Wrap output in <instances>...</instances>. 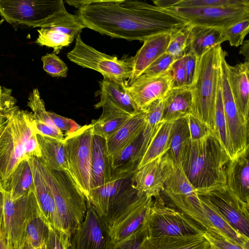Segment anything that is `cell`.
Wrapping results in <instances>:
<instances>
[{
	"mask_svg": "<svg viewBox=\"0 0 249 249\" xmlns=\"http://www.w3.org/2000/svg\"><path fill=\"white\" fill-rule=\"evenodd\" d=\"M36 138L41 151L39 159L41 162L50 170L68 172L63 140L39 134H36Z\"/></svg>",
	"mask_w": 249,
	"mask_h": 249,
	"instance_id": "f546056e",
	"label": "cell"
},
{
	"mask_svg": "<svg viewBox=\"0 0 249 249\" xmlns=\"http://www.w3.org/2000/svg\"><path fill=\"white\" fill-rule=\"evenodd\" d=\"M0 249H8L7 242L4 234L2 222L0 227Z\"/></svg>",
	"mask_w": 249,
	"mask_h": 249,
	"instance_id": "680465c9",
	"label": "cell"
},
{
	"mask_svg": "<svg viewBox=\"0 0 249 249\" xmlns=\"http://www.w3.org/2000/svg\"><path fill=\"white\" fill-rule=\"evenodd\" d=\"M203 233L182 236H146L142 249H209Z\"/></svg>",
	"mask_w": 249,
	"mask_h": 249,
	"instance_id": "83f0119b",
	"label": "cell"
},
{
	"mask_svg": "<svg viewBox=\"0 0 249 249\" xmlns=\"http://www.w3.org/2000/svg\"><path fill=\"white\" fill-rule=\"evenodd\" d=\"M191 25L226 29L240 21L249 19V0L236 4L200 8H163Z\"/></svg>",
	"mask_w": 249,
	"mask_h": 249,
	"instance_id": "8fae6325",
	"label": "cell"
},
{
	"mask_svg": "<svg viewBox=\"0 0 249 249\" xmlns=\"http://www.w3.org/2000/svg\"><path fill=\"white\" fill-rule=\"evenodd\" d=\"M133 175L115 178L91 189L86 197L110 229L140 197L132 185Z\"/></svg>",
	"mask_w": 249,
	"mask_h": 249,
	"instance_id": "52a82bcc",
	"label": "cell"
},
{
	"mask_svg": "<svg viewBox=\"0 0 249 249\" xmlns=\"http://www.w3.org/2000/svg\"><path fill=\"white\" fill-rule=\"evenodd\" d=\"M203 235L209 243V249H246L228 239L214 228H208L203 232Z\"/></svg>",
	"mask_w": 249,
	"mask_h": 249,
	"instance_id": "7bdbcfd3",
	"label": "cell"
},
{
	"mask_svg": "<svg viewBox=\"0 0 249 249\" xmlns=\"http://www.w3.org/2000/svg\"><path fill=\"white\" fill-rule=\"evenodd\" d=\"M153 197L144 195L138 197L110 229L111 242L117 244L136 231L143 224L152 203Z\"/></svg>",
	"mask_w": 249,
	"mask_h": 249,
	"instance_id": "ac0fdd59",
	"label": "cell"
},
{
	"mask_svg": "<svg viewBox=\"0 0 249 249\" xmlns=\"http://www.w3.org/2000/svg\"><path fill=\"white\" fill-rule=\"evenodd\" d=\"M3 20V19H2L1 21H0V24L2 22Z\"/></svg>",
	"mask_w": 249,
	"mask_h": 249,
	"instance_id": "e7e4bbea",
	"label": "cell"
},
{
	"mask_svg": "<svg viewBox=\"0 0 249 249\" xmlns=\"http://www.w3.org/2000/svg\"><path fill=\"white\" fill-rule=\"evenodd\" d=\"M71 237L62 230L50 228L41 249H71Z\"/></svg>",
	"mask_w": 249,
	"mask_h": 249,
	"instance_id": "f6af8a7d",
	"label": "cell"
},
{
	"mask_svg": "<svg viewBox=\"0 0 249 249\" xmlns=\"http://www.w3.org/2000/svg\"><path fill=\"white\" fill-rule=\"evenodd\" d=\"M177 59L175 56L165 53L146 69L142 75L155 76L161 74L168 71Z\"/></svg>",
	"mask_w": 249,
	"mask_h": 249,
	"instance_id": "7dc6e473",
	"label": "cell"
},
{
	"mask_svg": "<svg viewBox=\"0 0 249 249\" xmlns=\"http://www.w3.org/2000/svg\"><path fill=\"white\" fill-rule=\"evenodd\" d=\"M173 122H163L161 124L147 146L136 170L151 161L163 156L168 151Z\"/></svg>",
	"mask_w": 249,
	"mask_h": 249,
	"instance_id": "d590c367",
	"label": "cell"
},
{
	"mask_svg": "<svg viewBox=\"0 0 249 249\" xmlns=\"http://www.w3.org/2000/svg\"><path fill=\"white\" fill-rule=\"evenodd\" d=\"M184 55L177 59L170 69L171 75V89L187 86L184 65Z\"/></svg>",
	"mask_w": 249,
	"mask_h": 249,
	"instance_id": "681fc988",
	"label": "cell"
},
{
	"mask_svg": "<svg viewBox=\"0 0 249 249\" xmlns=\"http://www.w3.org/2000/svg\"><path fill=\"white\" fill-rule=\"evenodd\" d=\"M36 130L31 112L15 106L0 125V179L7 190L11 176L25 159V145Z\"/></svg>",
	"mask_w": 249,
	"mask_h": 249,
	"instance_id": "8992f818",
	"label": "cell"
},
{
	"mask_svg": "<svg viewBox=\"0 0 249 249\" xmlns=\"http://www.w3.org/2000/svg\"><path fill=\"white\" fill-rule=\"evenodd\" d=\"M190 25L176 31L172 37L165 53L178 59L186 53L187 39Z\"/></svg>",
	"mask_w": 249,
	"mask_h": 249,
	"instance_id": "b9f144b4",
	"label": "cell"
},
{
	"mask_svg": "<svg viewBox=\"0 0 249 249\" xmlns=\"http://www.w3.org/2000/svg\"><path fill=\"white\" fill-rule=\"evenodd\" d=\"M111 243L110 228L87 200L86 216L71 237V249H109Z\"/></svg>",
	"mask_w": 249,
	"mask_h": 249,
	"instance_id": "9a60e30c",
	"label": "cell"
},
{
	"mask_svg": "<svg viewBox=\"0 0 249 249\" xmlns=\"http://www.w3.org/2000/svg\"><path fill=\"white\" fill-rule=\"evenodd\" d=\"M35 185L34 193L41 217L52 229L61 230L52 193L39 171L35 157L28 160Z\"/></svg>",
	"mask_w": 249,
	"mask_h": 249,
	"instance_id": "7402d4cb",
	"label": "cell"
},
{
	"mask_svg": "<svg viewBox=\"0 0 249 249\" xmlns=\"http://www.w3.org/2000/svg\"><path fill=\"white\" fill-rule=\"evenodd\" d=\"M19 249H41V248H34L31 246V245L26 239H23Z\"/></svg>",
	"mask_w": 249,
	"mask_h": 249,
	"instance_id": "94428289",
	"label": "cell"
},
{
	"mask_svg": "<svg viewBox=\"0 0 249 249\" xmlns=\"http://www.w3.org/2000/svg\"><path fill=\"white\" fill-rule=\"evenodd\" d=\"M2 19L17 28L85 27L59 0H0Z\"/></svg>",
	"mask_w": 249,
	"mask_h": 249,
	"instance_id": "3957f363",
	"label": "cell"
},
{
	"mask_svg": "<svg viewBox=\"0 0 249 249\" xmlns=\"http://www.w3.org/2000/svg\"><path fill=\"white\" fill-rule=\"evenodd\" d=\"M145 117V111L133 116L117 131L106 140L108 157L122 149L142 133Z\"/></svg>",
	"mask_w": 249,
	"mask_h": 249,
	"instance_id": "f1b7e54d",
	"label": "cell"
},
{
	"mask_svg": "<svg viewBox=\"0 0 249 249\" xmlns=\"http://www.w3.org/2000/svg\"><path fill=\"white\" fill-rule=\"evenodd\" d=\"M112 180V176L107 154L106 140L93 135L92 143L90 190L100 187Z\"/></svg>",
	"mask_w": 249,
	"mask_h": 249,
	"instance_id": "d4e9b609",
	"label": "cell"
},
{
	"mask_svg": "<svg viewBox=\"0 0 249 249\" xmlns=\"http://www.w3.org/2000/svg\"><path fill=\"white\" fill-rule=\"evenodd\" d=\"M190 139L187 117L174 121L169 137V149L165 154L174 163H180L182 152Z\"/></svg>",
	"mask_w": 249,
	"mask_h": 249,
	"instance_id": "8d00e7d4",
	"label": "cell"
},
{
	"mask_svg": "<svg viewBox=\"0 0 249 249\" xmlns=\"http://www.w3.org/2000/svg\"><path fill=\"white\" fill-rule=\"evenodd\" d=\"M242 0H156L154 5L162 8L175 7L183 8H200L232 5Z\"/></svg>",
	"mask_w": 249,
	"mask_h": 249,
	"instance_id": "ab89813d",
	"label": "cell"
},
{
	"mask_svg": "<svg viewBox=\"0 0 249 249\" xmlns=\"http://www.w3.org/2000/svg\"><path fill=\"white\" fill-rule=\"evenodd\" d=\"M16 103L12 90L0 86V114H7L16 106Z\"/></svg>",
	"mask_w": 249,
	"mask_h": 249,
	"instance_id": "f5cc1de1",
	"label": "cell"
},
{
	"mask_svg": "<svg viewBox=\"0 0 249 249\" xmlns=\"http://www.w3.org/2000/svg\"><path fill=\"white\" fill-rule=\"evenodd\" d=\"M249 149L230 160L226 169V186L239 200L249 204Z\"/></svg>",
	"mask_w": 249,
	"mask_h": 249,
	"instance_id": "44dd1931",
	"label": "cell"
},
{
	"mask_svg": "<svg viewBox=\"0 0 249 249\" xmlns=\"http://www.w3.org/2000/svg\"><path fill=\"white\" fill-rule=\"evenodd\" d=\"M100 100L95 108L107 105L120 112L134 116L141 111L137 107L128 90L127 84H120L107 78L99 82Z\"/></svg>",
	"mask_w": 249,
	"mask_h": 249,
	"instance_id": "d6986e66",
	"label": "cell"
},
{
	"mask_svg": "<svg viewBox=\"0 0 249 249\" xmlns=\"http://www.w3.org/2000/svg\"><path fill=\"white\" fill-rule=\"evenodd\" d=\"M163 192L179 196H190L197 193L186 177L180 163H174L164 181Z\"/></svg>",
	"mask_w": 249,
	"mask_h": 249,
	"instance_id": "74e56055",
	"label": "cell"
},
{
	"mask_svg": "<svg viewBox=\"0 0 249 249\" xmlns=\"http://www.w3.org/2000/svg\"><path fill=\"white\" fill-rule=\"evenodd\" d=\"M197 58L195 55L186 53L184 55V65L186 75L187 86L191 87L196 75Z\"/></svg>",
	"mask_w": 249,
	"mask_h": 249,
	"instance_id": "db71d44e",
	"label": "cell"
},
{
	"mask_svg": "<svg viewBox=\"0 0 249 249\" xmlns=\"http://www.w3.org/2000/svg\"><path fill=\"white\" fill-rule=\"evenodd\" d=\"M41 59L44 71L51 76L61 77L67 76V65L54 53H47L42 56Z\"/></svg>",
	"mask_w": 249,
	"mask_h": 249,
	"instance_id": "ee69618b",
	"label": "cell"
},
{
	"mask_svg": "<svg viewBox=\"0 0 249 249\" xmlns=\"http://www.w3.org/2000/svg\"><path fill=\"white\" fill-rule=\"evenodd\" d=\"M163 100L161 122H173L191 114L192 94L189 87L171 89Z\"/></svg>",
	"mask_w": 249,
	"mask_h": 249,
	"instance_id": "484cf974",
	"label": "cell"
},
{
	"mask_svg": "<svg viewBox=\"0 0 249 249\" xmlns=\"http://www.w3.org/2000/svg\"><path fill=\"white\" fill-rule=\"evenodd\" d=\"M33 157L38 159L41 157V151L37 140L36 130L30 136L25 145V160H28Z\"/></svg>",
	"mask_w": 249,
	"mask_h": 249,
	"instance_id": "9f6ffc18",
	"label": "cell"
},
{
	"mask_svg": "<svg viewBox=\"0 0 249 249\" xmlns=\"http://www.w3.org/2000/svg\"><path fill=\"white\" fill-rule=\"evenodd\" d=\"M187 119L191 140L200 139L213 132L207 125L191 114L187 116Z\"/></svg>",
	"mask_w": 249,
	"mask_h": 249,
	"instance_id": "f907efd6",
	"label": "cell"
},
{
	"mask_svg": "<svg viewBox=\"0 0 249 249\" xmlns=\"http://www.w3.org/2000/svg\"><path fill=\"white\" fill-rule=\"evenodd\" d=\"M197 194L236 231L249 237V204L239 200L226 186Z\"/></svg>",
	"mask_w": 249,
	"mask_h": 249,
	"instance_id": "4fadbf2b",
	"label": "cell"
},
{
	"mask_svg": "<svg viewBox=\"0 0 249 249\" xmlns=\"http://www.w3.org/2000/svg\"><path fill=\"white\" fill-rule=\"evenodd\" d=\"M147 236L143 225L131 236L120 243L114 244L112 242L109 249H142V244Z\"/></svg>",
	"mask_w": 249,
	"mask_h": 249,
	"instance_id": "c3c4849f",
	"label": "cell"
},
{
	"mask_svg": "<svg viewBox=\"0 0 249 249\" xmlns=\"http://www.w3.org/2000/svg\"><path fill=\"white\" fill-rule=\"evenodd\" d=\"M93 136L90 123L66 133L63 139L68 173L86 198L90 190Z\"/></svg>",
	"mask_w": 249,
	"mask_h": 249,
	"instance_id": "9c48e42d",
	"label": "cell"
},
{
	"mask_svg": "<svg viewBox=\"0 0 249 249\" xmlns=\"http://www.w3.org/2000/svg\"><path fill=\"white\" fill-rule=\"evenodd\" d=\"M35 160L52 193L61 229L71 237L85 219L87 199L68 172L50 170Z\"/></svg>",
	"mask_w": 249,
	"mask_h": 249,
	"instance_id": "277c9868",
	"label": "cell"
},
{
	"mask_svg": "<svg viewBox=\"0 0 249 249\" xmlns=\"http://www.w3.org/2000/svg\"><path fill=\"white\" fill-rule=\"evenodd\" d=\"M27 105L32 110V115L35 121L55 126L46 110L44 102L37 89H34L30 93Z\"/></svg>",
	"mask_w": 249,
	"mask_h": 249,
	"instance_id": "60d3db41",
	"label": "cell"
},
{
	"mask_svg": "<svg viewBox=\"0 0 249 249\" xmlns=\"http://www.w3.org/2000/svg\"><path fill=\"white\" fill-rule=\"evenodd\" d=\"M12 200L35 191L32 172L28 160H23L12 173L7 190Z\"/></svg>",
	"mask_w": 249,
	"mask_h": 249,
	"instance_id": "e575fe53",
	"label": "cell"
},
{
	"mask_svg": "<svg viewBox=\"0 0 249 249\" xmlns=\"http://www.w3.org/2000/svg\"><path fill=\"white\" fill-rule=\"evenodd\" d=\"M239 53L245 58V62H249V40H246L241 45Z\"/></svg>",
	"mask_w": 249,
	"mask_h": 249,
	"instance_id": "6f0895ef",
	"label": "cell"
},
{
	"mask_svg": "<svg viewBox=\"0 0 249 249\" xmlns=\"http://www.w3.org/2000/svg\"><path fill=\"white\" fill-rule=\"evenodd\" d=\"M38 36L36 43L41 46L52 48L57 54L64 47L69 46L80 35L82 30L76 28L54 27L37 30Z\"/></svg>",
	"mask_w": 249,
	"mask_h": 249,
	"instance_id": "4dcf8cb0",
	"label": "cell"
},
{
	"mask_svg": "<svg viewBox=\"0 0 249 249\" xmlns=\"http://www.w3.org/2000/svg\"><path fill=\"white\" fill-rule=\"evenodd\" d=\"M225 41L227 37L224 29L190 25L186 53H191L199 58Z\"/></svg>",
	"mask_w": 249,
	"mask_h": 249,
	"instance_id": "cb8c5ba5",
	"label": "cell"
},
{
	"mask_svg": "<svg viewBox=\"0 0 249 249\" xmlns=\"http://www.w3.org/2000/svg\"><path fill=\"white\" fill-rule=\"evenodd\" d=\"M2 226L8 249H19L24 238L25 222L35 196L34 192L12 200L4 190Z\"/></svg>",
	"mask_w": 249,
	"mask_h": 249,
	"instance_id": "5bb4252c",
	"label": "cell"
},
{
	"mask_svg": "<svg viewBox=\"0 0 249 249\" xmlns=\"http://www.w3.org/2000/svg\"><path fill=\"white\" fill-rule=\"evenodd\" d=\"M226 55L227 52L223 51L220 65L221 91L228 135L234 158L249 148V125L248 121L239 111L231 91L227 77Z\"/></svg>",
	"mask_w": 249,
	"mask_h": 249,
	"instance_id": "7c38bea8",
	"label": "cell"
},
{
	"mask_svg": "<svg viewBox=\"0 0 249 249\" xmlns=\"http://www.w3.org/2000/svg\"><path fill=\"white\" fill-rule=\"evenodd\" d=\"M8 114V113L6 115L0 114V125H1L6 120Z\"/></svg>",
	"mask_w": 249,
	"mask_h": 249,
	"instance_id": "6125c7cd",
	"label": "cell"
},
{
	"mask_svg": "<svg viewBox=\"0 0 249 249\" xmlns=\"http://www.w3.org/2000/svg\"><path fill=\"white\" fill-rule=\"evenodd\" d=\"M172 33H164L151 36L143 41L133 59L132 73L127 81L130 86L157 59L164 53L171 40Z\"/></svg>",
	"mask_w": 249,
	"mask_h": 249,
	"instance_id": "ffe728a7",
	"label": "cell"
},
{
	"mask_svg": "<svg viewBox=\"0 0 249 249\" xmlns=\"http://www.w3.org/2000/svg\"><path fill=\"white\" fill-rule=\"evenodd\" d=\"M173 162L165 154L135 171L132 184L139 196H160L164 181L173 168Z\"/></svg>",
	"mask_w": 249,
	"mask_h": 249,
	"instance_id": "2e32d148",
	"label": "cell"
},
{
	"mask_svg": "<svg viewBox=\"0 0 249 249\" xmlns=\"http://www.w3.org/2000/svg\"><path fill=\"white\" fill-rule=\"evenodd\" d=\"M102 113L97 120H93V135L107 139L117 131L131 117L107 106H102Z\"/></svg>",
	"mask_w": 249,
	"mask_h": 249,
	"instance_id": "d6a6232c",
	"label": "cell"
},
{
	"mask_svg": "<svg viewBox=\"0 0 249 249\" xmlns=\"http://www.w3.org/2000/svg\"><path fill=\"white\" fill-rule=\"evenodd\" d=\"M3 189L0 191V227L1 226L3 220V208L4 203Z\"/></svg>",
	"mask_w": 249,
	"mask_h": 249,
	"instance_id": "91938a15",
	"label": "cell"
},
{
	"mask_svg": "<svg viewBox=\"0 0 249 249\" xmlns=\"http://www.w3.org/2000/svg\"><path fill=\"white\" fill-rule=\"evenodd\" d=\"M223 50L216 46L197 58L191 114L215 132V108Z\"/></svg>",
	"mask_w": 249,
	"mask_h": 249,
	"instance_id": "5b68a950",
	"label": "cell"
},
{
	"mask_svg": "<svg viewBox=\"0 0 249 249\" xmlns=\"http://www.w3.org/2000/svg\"><path fill=\"white\" fill-rule=\"evenodd\" d=\"M50 228L41 217L35 194L25 222L23 239L33 248H40L47 239Z\"/></svg>",
	"mask_w": 249,
	"mask_h": 249,
	"instance_id": "1f68e13d",
	"label": "cell"
},
{
	"mask_svg": "<svg viewBox=\"0 0 249 249\" xmlns=\"http://www.w3.org/2000/svg\"><path fill=\"white\" fill-rule=\"evenodd\" d=\"M155 198L143 224L147 237L182 236L203 233L206 230L184 213L165 204L160 196Z\"/></svg>",
	"mask_w": 249,
	"mask_h": 249,
	"instance_id": "ba28073f",
	"label": "cell"
},
{
	"mask_svg": "<svg viewBox=\"0 0 249 249\" xmlns=\"http://www.w3.org/2000/svg\"><path fill=\"white\" fill-rule=\"evenodd\" d=\"M227 77L234 103L244 118L249 121V62L226 65Z\"/></svg>",
	"mask_w": 249,
	"mask_h": 249,
	"instance_id": "603a6c76",
	"label": "cell"
},
{
	"mask_svg": "<svg viewBox=\"0 0 249 249\" xmlns=\"http://www.w3.org/2000/svg\"><path fill=\"white\" fill-rule=\"evenodd\" d=\"M85 28L129 41H144L172 33L189 24L167 10L138 0H67Z\"/></svg>",
	"mask_w": 249,
	"mask_h": 249,
	"instance_id": "6da1fadb",
	"label": "cell"
},
{
	"mask_svg": "<svg viewBox=\"0 0 249 249\" xmlns=\"http://www.w3.org/2000/svg\"><path fill=\"white\" fill-rule=\"evenodd\" d=\"M214 123V134L230 160H231L233 158V154L228 135L223 109L221 91V70L216 98Z\"/></svg>",
	"mask_w": 249,
	"mask_h": 249,
	"instance_id": "f35d334b",
	"label": "cell"
},
{
	"mask_svg": "<svg viewBox=\"0 0 249 249\" xmlns=\"http://www.w3.org/2000/svg\"><path fill=\"white\" fill-rule=\"evenodd\" d=\"M128 87L138 109L145 111L152 102L163 98L171 89L170 70L155 76L141 75Z\"/></svg>",
	"mask_w": 249,
	"mask_h": 249,
	"instance_id": "e0dca14e",
	"label": "cell"
},
{
	"mask_svg": "<svg viewBox=\"0 0 249 249\" xmlns=\"http://www.w3.org/2000/svg\"><path fill=\"white\" fill-rule=\"evenodd\" d=\"M3 189H4L3 188L1 181L0 179V191L3 190Z\"/></svg>",
	"mask_w": 249,
	"mask_h": 249,
	"instance_id": "be15d7a7",
	"label": "cell"
},
{
	"mask_svg": "<svg viewBox=\"0 0 249 249\" xmlns=\"http://www.w3.org/2000/svg\"><path fill=\"white\" fill-rule=\"evenodd\" d=\"M48 113L54 125L62 132H72L81 127L72 119L62 116L53 112L48 111Z\"/></svg>",
	"mask_w": 249,
	"mask_h": 249,
	"instance_id": "816d5d0a",
	"label": "cell"
},
{
	"mask_svg": "<svg viewBox=\"0 0 249 249\" xmlns=\"http://www.w3.org/2000/svg\"><path fill=\"white\" fill-rule=\"evenodd\" d=\"M34 122L36 134H41L58 140H63L65 136L63 132L56 127L52 126L34 120Z\"/></svg>",
	"mask_w": 249,
	"mask_h": 249,
	"instance_id": "11a10c76",
	"label": "cell"
},
{
	"mask_svg": "<svg viewBox=\"0 0 249 249\" xmlns=\"http://www.w3.org/2000/svg\"><path fill=\"white\" fill-rule=\"evenodd\" d=\"M67 56L72 62L97 71L104 78L120 84L127 83L133 72V56L119 59L102 53L84 43L80 34L76 37L74 47Z\"/></svg>",
	"mask_w": 249,
	"mask_h": 249,
	"instance_id": "30bf717a",
	"label": "cell"
},
{
	"mask_svg": "<svg viewBox=\"0 0 249 249\" xmlns=\"http://www.w3.org/2000/svg\"><path fill=\"white\" fill-rule=\"evenodd\" d=\"M142 142V133L122 149L108 157L112 180L134 174L137 157Z\"/></svg>",
	"mask_w": 249,
	"mask_h": 249,
	"instance_id": "4316f807",
	"label": "cell"
},
{
	"mask_svg": "<svg viewBox=\"0 0 249 249\" xmlns=\"http://www.w3.org/2000/svg\"><path fill=\"white\" fill-rule=\"evenodd\" d=\"M230 160L215 134L187 142L181 166L197 193L226 186V169Z\"/></svg>",
	"mask_w": 249,
	"mask_h": 249,
	"instance_id": "7a4b0ae2",
	"label": "cell"
},
{
	"mask_svg": "<svg viewBox=\"0 0 249 249\" xmlns=\"http://www.w3.org/2000/svg\"><path fill=\"white\" fill-rule=\"evenodd\" d=\"M163 105V98L157 99L152 102L145 111V124L142 133L141 146L137 157L138 165L153 137L163 123L161 122Z\"/></svg>",
	"mask_w": 249,
	"mask_h": 249,
	"instance_id": "836d02e7",
	"label": "cell"
},
{
	"mask_svg": "<svg viewBox=\"0 0 249 249\" xmlns=\"http://www.w3.org/2000/svg\"><path fill=\"white\" fill-rule=\"evenodd\" d=\"M249 32V19L240 21L224 29L227 41H229L231 46L234 47H238L243 44Z\"/></svg>",
	"mask_w": 249,
	"mask_h": 249,
	"instance_id": "bcb514c9",
	"label": "cell"
}]
</instances>
